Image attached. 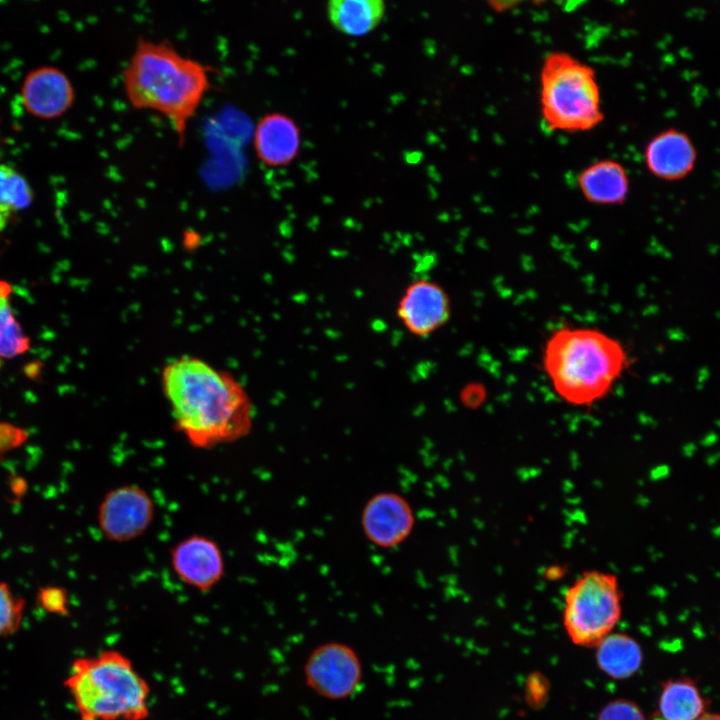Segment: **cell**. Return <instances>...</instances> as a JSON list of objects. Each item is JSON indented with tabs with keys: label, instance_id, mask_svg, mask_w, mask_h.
Masks as SVG:
<instances>
[{
	"label": "cell",
	"instance_id": "3",
	"mask_svg": "<svg viewBox=\"0 0 720 720\" xmlns=\"http://www.w3.org/2000/svg\"><path fill=\"white\" fill-rule=\"evenodd\" d=\"M627 363L623 345L591 327L559 328L547 340L543 355L554 391L574 406H590L603 399Z\"/></svg>",
	"mask_w": 720,
	"mask_h": 720
},
{
	"label": "cell",
	"instance_id": "15",
	"mask_svg": "<svg viewBox=\"0 0 720 720\" xmlns=\"http://www.w3.org/2000/svg\"><path fill=\"white\" fill-rule=\"evenodd\" d=\"M412 520L407 504L393 495L375 497L364 514V526L368 536L381 545L400 542L408 534Z\"/></svg>",
	"mask_w": 720,
	"mask_h": 720
},
{
	"label": "cell",
	"instance_id": "16",
	"mask_svg": "<svg viewBox=\"0 0 720 720\" xmlns=\"http://www.w3.org/2000/svg\"><path fill=\"white\" fill-rule=\"evenodd\" d=\"M708 708L696 681L678 677L666 681L651 720H698Z\"/></svg>",
	"mask_w": 720,
	"mask_h": 720
},
{
	"label": "cell",
	"instance_id": "21",
	"mask_svg": "<svg viewBox=\"0 0 720 720\" xmlns=\"http://www.w3.org/2000/svg\"><path fill=\"white\" fill-rule=\"evenodd\" d=\"M25 611V601L11 588L0 582V638L15 634L21 627Z\"/></svg>",
	"mask_w": 720,
	"mask_h": 720
},
{
	"label": "cell",
	"instance_id": "23",
	"mask_svg": "<svg viewBox=\"0 0 720 720\" xmlns=\"http://www.w3.org/2000/svg\"><path fill=\"white\" fill-rule=\"evenodd\" d=\"M40 606L47 612L65 616L69 614L68 596L60 587L48 586L38 594Z\"/></svg>",
	"mask_w": 720,
	"mask_h": 720
},
{
	"label": "cell",
	"instance_id": "22",
	"mask_svg": "<svg viewBox=\"0 0 720 720\" xmlns=\"http://www.w3.org/2000/svg\"><path fill=\"white\" fill-rule=\"evenodd\" d=\"M597 720H647L641 708L628 699H615L600 710Z\"/></svg>",
	"mask_w": 720,
	"mask_h": 720
},
{
	"label": "cell",
	"instance_id": "12",
	"mask_svg": "<svg viewBox=\"0 0 720 720\" xmlns=\"http://www.w3.org/2000/svg\"><path fill=\"white\" fill-rule=\"evenodd\" d=\"M697 150L688 134L669 128L653 136L645 146L647 170L665 181L685 178L695 167Z\"/></svg>",
	"mask_w": 720,
	"mask_h": 720
},
{
	"label": "cell",
	"instance_id": "14",
	"mask_svg": "<svg viewBox=\"0 0 720 720\" xmlns=\"http://www.w3.org/2000/svg\"><path fill=\"white\" fill-rule=\"evenodd\" d=\"M577 186L586 201L597 205L622 204L630 191L626 168L611 158L598 159L577 176Z\"/></svg>",
	"mask_w": 720,
	"mask_h": 720
},
{
	"label": "cell",
	"instance_id": "2",
	"mask_svg": "<svg viewBox=\"0 0 720 720\" xmlns=\"http://www.w3.org/2000/svg\"><path fill=\"white\" fill-rule=\"evenodd\" d=\"M210 72L209 66L183 55L168 40L139 37L122 83L131 106L164 115L183 145L188 124L211 87Z\"/></svg>",
	"mask_w": 720,
	"mask_h": 720
},
{
	"label": "cell",
	"instance_id": "8",
	"mask_svg": "<svg viewBox=\"0 0 720 720\" xmlns=\"http://www.w3.org/2000/svg\"><path fill=\"white\" fill-rule=\"evenodd\" d=\"M170 564L177 578L201 592L213 589L225 576V558L211 537L191 534L170 549Z\"/></svg>",
	"mask_w": 720,
	"mask_h": 720
},
{
	"label": "cell",
	"instance_id": "1",
	"mask_svg": "<svg viewBox=\"0 0 720 720\" xmlns=\"http://www.w3.org/2000/svg\"><path fill=\"white\" fill-rule=\"evenodd\" d=\"M161 386L176 430L193 448L209 450L231 444L250 432L252 402L227 371L185 355L164 367Z\"/></svg>",
	"mask_w": 720,
	"mask_h": 720
},
{
	"label": "cell",
	"instance_id": "13",
	"mask_svg": "<svg viewBox=\"0 0 720 720\" xmlns=\"http://www.w3.org/2000/svg\"><path fill=\"white\" fill-rule=\"evenodd\" d=\"M253 147L257 159L265 166L274 168L288 166L300 153V128L287 114L266 113L256 124Z\"/></svg>",
	"mask_w": 720,
	"mask_h": 720
},
{
	"label": "cell",
	"instance_id": "20",
	"mask_svg": "<svg viewBox=\"0 0 720 720\" xmlns=\"http://www.w3.org/2000/svg\"><path fill=\"white\" fill-rule=\"evenodd\" d=\"M9 285L0 281V356L11 358L29 349V338L13 316L8 294Z\"/></svg>",
	"mask_w": 720,
	"mask_h": 720
},
{
	"label": "cell",
	"instance_id": "18",
	"mask_svg": "<svg viewBox=\"0 0 720 720\" xmlns=\"http://www.w3.org/2000/svg\"><path fill=\"white\" fill-rule=\"evenodd\" d=\"M595 648L597 666L615 680L630 678L643 662L640 644L626 633H610Z\"/></svg>",
	"mask_w": 720,
	"mask_h": 720
},
{
	"label": "cell",
	"instance_id": "5",
	"mask_svg": "<svg viewBox=\"0 0 720 720\" xmlns=\"http://www.w3.org/2000/svg\"><path fill=\"white\" fill-rule=\"evenodd\" d=\"M539 106L553 132L581 133L605 118L595 69L564 51L548 53L539 73Z\"/></svg>",
	"mask_w": 720,
	"mask_h": 720
},
{
	"label": "cell",
	"instance_id": "19",
	"mask_svg": "<svg viewBox=\"0 0 720 720\" xmlns=\"http://www.w3.org/2000/svg\"><path fill=\"white\" fill-rule=\"evenodd\" d=\"M32 202V190L26 179L16 170L0 164V230L8 217L27 208Z\"/></svg>",
	"mask_w": 720,
	"mask_h": 720
},
{
	"label": "cell",
	"instance_id": "7",
	"mask_svg": "<svg viewBox=\"0 0 720 720\" xmlns=\"http://www.w3.org/2000/svg\"><path fill=\"white\" fill-rule=\"evenodd\" d=\"M156 506L151 494L137 484H123L108 490L97 509V524L110 542L133 541L152 525Z\"/></svg>",
	"mask_w": 720,
	"mask_h": 720
},
{
	"label": "cell",
	"instance_id": "17",
	"mask_svg": "<svg viewBox=\"0 0 720 720\" xmlns=\"http://www.w3.org/2000/svg\"><path fill=\"white\" fill-rule=\"evenodd\" d=\"M386 7L382 0H331L327 15L339 32L353 37L373 31L383 20Z\"/></svg>",
	"mask_w": 720,
	"mask_h": 720
},
{
	"label": "cell",
	"instance_id": "24",
	"mask_svg": "<svg viewBox=\"0 0 720 720\" xmlns=\"http://www.w3.org/2000/svg\"><path fill=\"white\" fill-rule=\"evenodd\" d=\"M698 720H720V714L719 713H710L706 712L704 715H702Z\"/></svg>",
	"mask_w": 720,
	"mask_h": 720
},
{
	"label": "cell",
	"instance_id": "9",
	"mask_svg": "<svg viewBox=\"0 0 720 720\" xmlns=\"http://www.w3.org/2000/svg\"><path fill=\"white\" fill-rule=\"evenodd\" d=\"M305 676L310 687L321 696L344 698L359 685L360 662L351 648L340 643L325 644L310 655Z\"/></svg>",
	"mask_w": 720,
	"mask_h": 720
},
{
	"label": "cell",
	"instance_id": "10",
	"mask_svg": "<svg viewBox=\"0 0 720 720\" xmlns=\"http://www.w3.org/2000/svg\"><path fill=\"white\" fill-rule=\"evenodd\" d=\"M405 328L416 336H428L449 318L450 303L447 293L430 280L410 284L402 295L397 310Z\"/></svg>",
	"mask_w": 720,
	"mask_h": 720
},
{
	"label": "cell",
	"instance_id": "4",
	"mask_svg": "<svg viewBox=\"0 0 720 720\" xmlns=\"http://www.w3.org/2000/svg\"><path fill=\"white\" fill-rule=\"evenodd\" d=\"M79 720H147L151 688L120 650L104 649L73 660L64 679Z\"/></svg>",
	"mask_w": 720,
	"mask_h": 720
},
{
	"label": "cell",
	"instance_id": "11",
	"mask_svg": "<svg viewBox=\"0 0 720 720\" xmlns=\"http://www.w3.org/2000/svg\"><path fill=\"white\" fill-rule=\"evenodd\" d=\"M26 110L42 119H53L67 112L74 103L75 90L69 77L59 68L43 66L27 74L21 88Z\"/></svg>",
	"mask_w": 720,
	"mask_h": 720
},
{
	"label": "cell",
	"instance_id": "6",
	"mask_svg": "<svg viewBox=\"0 0 720 720\" xmlns=\"http://www.w3.org/2000/svg\"><path fill=\"white\" fill-rule=\"evenodd\" d=\"M621 601L616 574L598 569L582 572L564 596L563 626L570 640L595 648L618 623Z\"/></svg>",
	"mask_w": 720,
	"mask_h": 720
}]
</instances>
